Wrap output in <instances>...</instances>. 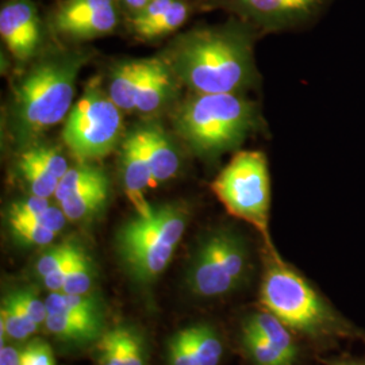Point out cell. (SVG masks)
<instances>
[{
    "instance_id": "24",
    "label": "cell",
    "mask_w": 365,
    "mask_h": 365,
    "mask_svg": "<svg viewBox=\"0 0 365 365\" xmlns=\"http://www.w3.org/2000/svg\"><path fill=\"white\" fill-rule=\"evenodd\" d=\"M14 240L22 245L46 247L52 244L57 233L26 220H7Z\"/></svg>"
},
{
    "instance_id": "14",
    "label": "cell",
    "mask_w": 365,
    "mask_h": 365,
    "mask_svg": "<svg viewBox=\"0 0 365 365\" xmlns=\"http://www.w3.org/2000/svg\"><path fill=\"white\" fill-rule=\"evenodd\" d=\"M119 146V170L126 195L137 215L150 217L155 207L146 202L145 192L155 184L138 126L125 134Z\"/></svg>"
},
{
    "instance_id": "7",
    "label": "cell",
    "mask_w": 365,
    "mask_h": 365,
    "mask_svg": "<svg viewBox=\"0 0 365 365\" xmlns=\"http://www.w3.org/2000/svg\"><path fill=\"white\" fill-rule=\"evenodd\" d=\"M122 114L102 88L101 78H91L64 123L63 140L68 150L81 163L108 156L125 137Z\"/></svg>"
},
{
    "instance_id": "32",
    "label": "cell",
    "mask_w": 365,
    "mask_h": 365,
    "mask_svg": "<svg viewBox=\"0 0 365 365\" xmlns=\"http://www.w3.org/2000/svg\"><path fill=\"white\" fill-rule=\"evenodd\" d=\"M21 365H54L51 346L41 339L30 342L21 352Z\"/></svg>"
},
{
    "instance_id": "8",
    "label": "cell",
    "mask_w": 365,
    "mask_h": 365,
    "mask_svg": "<svg viewBox=\"0 0 365 365\" xmlns=\"http://www.w3.org/2000/svg\"><path fill=\"white\" fill-rule=\"evenodd\" d=\"M249 267L247 241L233 229H218L196 249L190 284L202 297H217L237 287Z\"/></svg>"
},
{
    "instance_id": "2",
    "label": "cell",
    "mask_w": 365,
    "mask_h": 365,
    "mask_svg": "<svg viewBox=\"0 0 365 365\" xmlns=\"http://www.w3.org/2000/svg\"><path fill=\"white\" fill-rule=\"evenodd\" d=\"M90 58L91 53L83 48H52L41 53L18 80L9 113L18 150L37 144L46 131L66 120L73 107L78 75Z\"/></svg>"
},
{
    "instance_id": "35",
    "label": "cell",
    "mask_w": 365,
    "mask_h": 365,
    "mask_svg": "<svg viewBox=\"0 0 365 365\" xmlns=\"http://www.w3.org/2000/svg\"><path fill=\"white\" fill-rule=\"evenodd\" d=\"M125 16L130 15V14L137 13L138 10H141L148 3H150L152 0H118Z\"/></svg>"
},
{
    "instance_id": "16",
    "label": "cell",
    "mask_w": 365,
    "mask_h": 365,
    "mask_svg": "<svg viewBox=\"0 0 365 365\" xmlns=\"http://www.w3.org/2000/svg\"><path fill=\"white\" fill-rule=\"evenodd\" d=\"M155 57L118 61L108 71L107 93L123 113H134L137 95Z\"/></svg>"
},
{
    "instance_id": "25",
    "label": "cell",
    "mask_w": 365,
    "mask_h": 365,
    "mask_svg": "<svg viewBox=\"0 0 365 365\" xmlns=\"http://www.w3.org/2000/svg\"><path fill=\"white\" fill-rule=\"evenodd\" d=\"M92 280H93V262L87 250L81 248L71 269V274L66 277L63 292L73 294V295H86L91 288Z\"/></svg>"
},
{
    "instance_id": "10",
    "label": "cell",
    "mask_w": 365,
    "mask_h": 365,
    "mask_svg": "<svg viewBox=\"0 0 365 365\" xmlns=\"http://www.w3.org/2000/svg\"><path fill=\"white\" fill-rule=\"evenodd\" d=\"M46 22L56 37L81 43L117 33L125 13L118 0H58Z\"/></svg>"
},
{
    "instance_id": "31",
    "label": "cell",
    "mask_w": 365,
    "mask_h": 365,
    "mask_svg": "<svg viewBox=\"0 0 365 365\" xmlns=\"http://www.w3.org/2000/svg\"><path fill=\"white\" fill-rule=\"evenodd\" d=\"M98 365H123L119 327L106 333L98 348Z\"/></svg>"
},
{
    "instance_id": "29",
    "label": "cell",
    "mask_w": 365,
    "mask_h": 365,
    "mask_svg": "<svg viewBox=\"0 0 365 365\" xmlns=\"http://www.w3.org/2000/svg\"><path fill=\"white\" fill-rule=\"evenodd\" d=\"M51 207L49 199L41 196H29L16 200L7 210V220H27L39 215Z\"/></svg>"
},
{
    "instance_id": "36",
    "label": "cell",
    "mask_w": 365,
    "mask_h": 365,
    "mask_svg": "<svg viewBox=\"0 0 365 365\" xmlns=\"http://www.w3.org/2000/svg\"><path fill=\"white\" fill-rule=\"evenodd\" d=\"M330 365H365L364 363L360 361H354V360H341V361H336L331 363Z\"/></svg>"
},
{
    "instance_id": "27",
    "label": "cell",
    "mask_w": 365,
    "mask_h": 365,
    "mask_svg": "<svg viewBox=\"0 0 365 365\" xmlns=\"http://www.w3.org/2000/svg\"><path fill=\"white\" fill-rule=\"evenodd\" d=\"M78 247L80 242L78 241L66 240L58 245L46 249L36 264V274H38L41 279L52 274L53 271H56L60 265H63L69 257L75 255Z\"/></svg>"
},
{
    "instance_id": "23",
    "label": "cell",
    "mask_w": 365,
    "mask_h": 365,
    "mask_svg": "<svg viewBox=\"0 0 365 365\" xmlns=\"http://www.w3.org/2000/svg\"><path fill=\"white\" fill-rule=\"evenodd\" d=\"M188 331L195 348L197 365H218L223 349L215 331L209 327H191Z\"/></svg>"
},
{
    "instance_id": "6",
    "label": "cell",
    "mask_w": 365,
    "mask_h": 365,
    "mask_svg": "<svg viewBox=\"0 0 365 365\" xmlns=\"http://www.w3.org/2000/svg\"><path fill=\"white\" fill-rule=\"evenodd\" d=\"M211 190L230 215L255 227L264 241L269 237L271 178L268 158L260 150L235 152L211 184Z\"/></svg>"
},
{
    "instance_id": "22",
    "label": "cell",
    "mask_w": 365,
    "mask_h": 365,
    "mask_svg": "<svg viewBox=\"0 0 365 365\" xmlns=\"http://www.w3.org/2000/svg\"><path fill=\"white\" fill-rule=\"evenodd\" d=\"M242 345L255 365H292L274 345L253 327H242Z\"/></svg>"
},
{
    "instance_id": "13",
    "label": "cell",
    "mask_w": 365,
    "mask_h": 365,
    "mask_svg": "<svg viewBox=\"0 0 365 365\" xmlns=\"http://www.w3.org/2000/svg\"><path fill=\"white\" fill-rule=\"evenodd\" d=\"M71 168L68 158L57 146L37 144L19 150L15 170L25 182L30 194L49 199Z\"/></svg>"
},
{
    "instance_id": "4",
    "label": "cell",
    "mask_w": 365,
    "mask_h": 365,
    "mask_svg": "<svg viewBox=\"0 0 365 365\" xmlns=\"http://www.w3.org/2000/svg\"><path fill=\"white\" fill-rule=\"evenodd\" d=\"M265 247L267 267L261 282V304L287 327L312 337L348 333L346 325L307 280L282 260L274 245Z\"/></svg>"
},
{
    "instance_id": "15",
    "label": "cell",
    "mask_w": 365,
    "mask_h": 365,
    "mask_svg": "<svg viewBox=\"0 0 365 365\" xmlns=\"http://www.w3.org/2000/svg\"><path fill=\"white\" fill-rule=\"evenodd\" d=\"M148 157L153 184L172 180L182 168V156L173 138L160 123L146 122L138 126Z\"/></svg>"
},
{
    "instance_id": "20",
    "label": "cell",
    "mask_w": 365,
    "mask_h": 365,
    "mask_svg": "<svg viewBox=\"0 0 365 365\" xmlns=\"http://www.w3.org/2000/svg\"><path fill=\"white\" fill-rule=\"evenodd\" d=\"M253 327L264 339H268L274 348L282 353L291 364H294L298 349L294 342L287 327L269 312L257 313L249 317L247 322Z\"/></svg>"
},
{
    "instance_id": "5",
    "label": "cell",
    "mask_w": 365,
    "mask_h": 365,
    "mask_svg": "<svg viewBox=\"0 0 365 365\" xmlns=\"http://www.w3.org/2000/svg\"><path fill=\"white\" fill-rule=\"evenodd\" d=\"M188 222L182 203H167L150 217L135 215L118 232L117 250L129 274L138 282L156 279L168 267Z\"/></svg>"
},
{
    "instance_id": "18",
    "label": "cell",
    "mask_w": 365,
    "mask_h": 365,
    "mask_svg": "<svg viewBox=\"0 0 365 365\" xmlns=\"http://www.w3.org/2000/svg\"><path fill=\"white\" fill-rule=\"evenodd\" d=\"M45 325L54 336L72 341L95 339L101 329L98 314H49Z\"/></svg>"
},
{
    "instance_id": "30",
    "label": "cell",
    "mask_w": 365,
    "mask_h": 365,
    "mask_svg": "<svg viewBox=\"0 0 365 365\" xmlns=\"http://www.w3.org/2000/svg\"><path fill=\"white\" fill-rule=\"evenodd\" d=\"M120 337V352H122V364L144 365V351L143 344L135 333L129 329L119 327Z\"/></svg>"
},
{
    "instance_id": "3",
    "label": "cell",
    "mask_w": 365,
    "mask_h": 365,
    "mask_svg": "<svg viewBox=\"0 0 365 365\" xmlns=\"http://www.w3.org/2000/svg\"><path fill=\"white\" fill-rule=\"evenodd\" d=\"M172 128L199 158L235 152L262 126L259 106L247 93H194L170 113Z\"/></svg>"
},
{
    "instance_id": "33",
    "label": "cell",
    "mask_w": 365,
    "mask_h": 365,
    "mask_svg": "<svg viewBox=\"0 0 365 365\" xmlns=\"http://www.w3.org/2000/svg\"><path fill=\"white\" fill-rule=\"evenodd\" d=\"M14 297L24 306V309L26 310V313L29 314L38 325L46 321V318H48V310H46L45 302L39 300L34 294H31V292H29V291L15 292Z\"/></svg>"
},
{
    "instance_id": "21",
    "label": "cell",
    "mask_w": 365,
    "mask_h": 365,
    "mask_svg": "<svg viewBox=\"0 0 365 365\" xmlns=\"http://www.w3.org/2000/svg\"><path fill=\"white\" fill-rule=\"evenodd\" d=\"M37 327L38 324L26 313V310L14 297V294L3 300L0 309L1 342L4 334L13 339H27L37 330Z\"/></svg>"
},
{
    "instance_id": "17",
    "label": "cell",
    "mask_w": 365,
    "mask_h": 365,
    "mask_svg": "<svg viewBox=\"0 0 365 365\" xmlns=\"http://www.w3.org/2000/svg\"><path fill=\"white\" fill-rule=\"evenodd\" d=\"M180 83L160 56H155L152 68L137 95L134 113L149 117L175 102Z\"/></svg>"
},
{
    "instance_id": "19",
    "label": "cell",
    "mask_w": 365,
    "mask_h": 365,
    "mask_svg": "<svg viewBox=\"0 0 365 365\" xmlns=\"http://www.w3.org/2000/svg\"><path fill=\"white\" fill-rule=\"evenodd\" d=\"M110 194L108 179L98 182L88 190L69 196L64 202L58 203L66 214V220L72 222L88 221L105 209Z\"/></svg>"
},
{
    "instance_id": "34",
    "label": "cell",
    "mask_w": 365,
    "mask_h": 365,
    "mask_svg": "<svg viewBox=\"0 0 365 365\" xmlns=\"http://www.w3.org/2000/svg\"><path fill=\"white\" fill-rule=\"evenodd\" d=\"M0 365H21V352L3 344L0 349Z\"/></svg>"
},
{
    "instance_id": "28",
    "label": "cell",
    "mask_w": 365,
    "mask_h": 365,
    "mask_svg": "<svg viewBox=\"0 0 365 365\" xmlns=\"http://www.w3.org/2000/svg\"><path fill=\"white\" fill-rule=\"evenodd\" d=\"M170 365H197L195 348L188 329L175 336L170 342Z\"/></svg>"
},
{
    "instance_id": "26",
    "label": "cell",
    "mask_w": 365,
    "mask_h": 365,
    "mask_svg": "<svg viewBox=\"0 0 365 365\" xmlns=\"http://www.w3.org/2000/svg\"><path fill=\"white\" fill-rule=\"evenodd\" d=\"M48 315L56 313L98 314L95 300L86 295L53 292L46 300Z\"/></svg>"
},
{
    "instance_id": "12",
    "label": "cell",
    "mask_w": 365,
    "mask_h": 365,
    "mask_svg": "<svg viewBox=\"0 0 365 365\" xmlns=\"http://www.w3.org/2000/svg\"><path fill=\"white\" fill-rule=\"evenodd\" d=\"M48 22L34 0H6L0 10V36L9 52L26 63L42 49Z\"/></svg>"
},
{
    "instance_id": "9",
    "label": "cell",
    "mask_w": 365,
    "mask_h": 365,
    "mask_svg": "<svg viewBox=\"0 0 365 365\" xmlns=\"http://www.w3.org/2000/svg\"><path fill=\"white\" fill-rule=\"evenodd\" d=\"M333 0H205L206 11L222 10L252 27L260 37L313 26Z\"/></svg>"
},
{
    "instance_id": "1",
    "label": "cell",
    "mask_w": 365,
    "mask_h": 365,
    "mask_svg": "<svg viewBox=\"0 0 365 365\" xmlns=\"http://www.w3.org/2000/svg\"><path fill=\"white\" fill-rule=\"evenodd\" d=\"M257 38L252 27L230 16L220 25H197L176 34L158 56L194 93H247L260 84Z\"/></svg>"
},
{
    "instance_id": "11",
    "label": "cell",
    "mask_w": 365,
    "mask_h": 365,
    "mask_svg": "<svg viewBox=\"0 0 365 365\" xmlns=\"http://www.w3.org/2000/svg\"><path fill=\"white\" fill-rule=\"evenodd\" d=\"M205 11V0H152L126 15L123 26L135 41L152 43L176 34L194 15Z\"/></svg>"
}]
</instances>
